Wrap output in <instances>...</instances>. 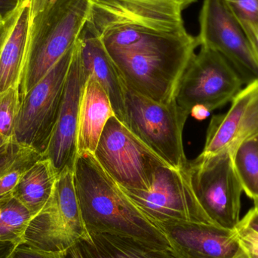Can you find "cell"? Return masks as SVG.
Wrapping results in <instances>:
<instances>
[{
  "label": "cell",
  "instance_id": "cell-6",
  "mask_svg": "<svg viewBox=\"0 0 258 258\" xmlns=\"http://www.w3.org/2000/svg\"><path fill=\"white\" fill-rule=\"evenodd\" d=\"M94 156L120 187L134 190H148L158 168L168 165L115 116L106 124Z\"/></svg>",
  "mask_w": 258,
  "mask_h": 258
},
{
  "label": "cell",
  "instance_id": "cell-23",
  "mask_svg": "<svg viewBox=\"0 0 258 258\" xmlns=\"http://www.w3.org/2000/svg\"><path fill=\"white\" fill-rule=\"evenodd\" d=\"M20 106L19 88H10L0 93V134L7 139H13Z\"/></svg>",
  "mask_w": 258,
  "mask_h": 258
},
{
  "label": "cell",
  "instance_id": "cell-9",
  "mask_svg": "<svg viewBox=\"0 0 258 258\" xmlns=\"http://www.w3.org/2000/svg\"><path fill=\"white\" fill-rule=\"evenodd\" d=\"M192 186L203 210L215 225L233 230L240 221L243 192L233 153L189 162Z\"/></svg>",
  "mask_w": 258,
  "mask_h": 258
},
{
  "label": "cell",
  "instance_id": "cell-12",
  "mask_svg": "<svg viewBox=\"0 0 258 258\" xmlns=\"http://www.w3.org/2000/svg\"><path fill=\"white\" fill-rule=\"evenodd\" d=\"M224 114L214 116L200 159L233 153L239 145L258 134V80L246 85L232 100Z\"/></svg>",
  "mask_w": 258,
  "mask_h": 258
},
{
  "label": "cell",
  "instance_id": "cell-34",
  "mask_svg": "<svg viewBox=\"0 0 258 258\" xmlns=\"http://www.w3.org/2000/svg\"><path fill=\"white\" fill-rule=\"evenodd\" d=\"M254 208H255V209H257V210L258 211V202H257V203H254Z\"/></svg>",
  "mask_w": 258,
  "mask_h": 258
},
{
  "label": "cell",
  "instance_id": "cell-28",
  "mask_svg": "<svg viewBox=\"0 0 258 258\" xmlns=\"http://www.w3.org/2000/svg\"><path fill=\"white\" fill-rule=\"evenodd\" d=\"M258 60V21L241 24Z\"/></svg>",
  "mask_w": 258,
  "mask_h": 258
},
{
  "label": "cell",
  "instance_id": "cell-10",
  "mask_svg": "<svg viewBox=\"0 0 258 258\" xmlns=\"http://www.w3.org/2000/svg\"><path fill=\"white\" fill-rule=\"evenodd\" d=\"M243 85L240 76L222 55L201 47L180 80L175 100L189 114L197 105L212 112L232 101Z\"/></svg>",
  "mask_w": 258,
  "mask_h": 258
},
{
  "label": "cell",
  "instance_id": "cell-26",
  "mask_svg": "<svg viewBox=\"0 0 258 258\" xmlns=\"http://www.w3.org/2000/svg\"><path fill=\"white\" fill-rule=\"evenodd\" d=\"M12 258H66L60 253L48 252L35 249L25 245H20L14 252Z\"/></svg>",
  "mask_w": 258,
  "mask_h": 258
},
{
  "label": "cell",
  "instance_id": "cell-8",
  "mask_svg": "<svg viewBox=\"0 0 258 258\" xmlns=\"http://www.w3.org/2000/svg\"><path fill=\"white\" fill-rule=\"evenodd\" d=\"M120 188L156 226L179 221L214 224L196 195L189 163L183 169L168 165L159 167L148 190Z\"/></svg>",
  "mask_w": 258,
  "mask_h": 258
},
{
  "label": "cell",
  "instance_id": "cell-18",
  "mask_svg": "<svg viewBox=\"0 0 258 258\" xmlns=\"http://www.w3.org/2000/svg\"><path fill=\"white\" fill-rule=\"evenodd\" d=\"M30 0H24L0 52V93L19 88L24 68Z\"/></svg>",
  "mask_w": 258,
  "mask_h": 258
},
{
  "label": "cell",
  "instance_id": "cell-32",
  "mask_svg": "<svg viewBox=\"0 0 258 258\" xmlns=\"http://www.w3.org/2000/svg\"><path fill=\"white\" fill-rule=\"evenodd\" d=\"M20 244L13 241L0 239V258H12Z\"/></svg>",
  "mask_w": 258,
  "mask_h": 258
},
{
  "label": "cell",
  "instance_id": "cell-35",
  "mask_svg": "<svg viewBox=\"0 0 258 258\" xmlns=\"http://www.w3.org/2000/svg\"><path fill=\"white\" fill-rule=\"evenodd\" d=\"M254 138H255L256 140H257V141L258 142V134L257 135H255V136H254Z\"/></svg>",
  "mask_w": 258,
  "mask_h": 258
},
{
  "label": "cell",
  "instance_id": "cell-30",
  "mask_svg": "<svg viewBox=\"0 0 258 258\" xmlns=\"http://www.w3.org/2000/svg\"><path fill=\"white\" fill-rule=\"evenodd\" d=\"M20 8L15 14H13V15H12V16L9 17V18H7L6 21H3V22H2L1 24H0V52H1L3 45H4L8 36H9V33H10L11 31V29H12L15 20H16L18 12H19Z\"/></svg>",
  "mask_w": 258,
  "mask_h": 258
},
{
  "label": "cell",
  "instance_id": "cell-36",
  "mask_svg": "<svg viewBox=\"0 0 258 258\" xmlns=\"http://www.w3.org/2000/svg\"><path fill=\"white\" fill-rule=\"evenodd\" d=\"M5 21H6V20H5ZM3 21H0V24H1L2 22H3Z\"/></svg>",
  "mask_w": 258,
  "mask_h": 258
},
{
  "label": "cell",
  "instance_id": "cell-20",
  "mask_svg": "<svg viewBox=\"0 0 258 258\" xmlns=\"http://www.w3.org/2000/svg\"><path fill=\"white\" fill-rule=\"evenodd\" d=\"M33 217L13 196L0 199V239L23 245L24 234Z\"/></svg>",
  "mask_w": 258,
  "mask_h": 258
},
{
  "label": "cell",
  "instance_id": "cell-11",
  "mask_svg": "<svg viewBox=\"0 0 258 258\" xmlns=\"http://www.w3.org/2000/svg\"><path fill=\"white\" fill-rule=\"evenodd\" d=\"M200 47L219 53L244 84L258 80V60L240 23L221 0H204L200 14Z\"/></svg>",
  "mask_w": 258,
  "mask_h": 258
},
{
  "label": "cell",
  "instance_id": "cell-1",
  "mask_svg": "<svg viewBox=\"0 0 258 258\" xmlns=\"http://www.w3.org/2000/svg\"><path fill=\"white\" fill-rule=\"evenodd\" d=\"M197 0H90L86 25L96 34L124 84L152 101L175 98L200 46L183 11Z\"/></svg>",
  "mask_w": 258,
  "mask_h": 258
},
{
  "label": "cell",
  "instance_id": "cell-29",
  "mask_svg": "<svg viewBox=\"0 0 258 258\" xmlns=\"http://www.w3.org/2000/svg\"><path fill=\"white\" fill-rule=\"evenodd\" d=\"M24 0H0V21L12 16L18 11Z\"/></svg>",
  "mask_w": 258,
  "mask_h": 258
},
{
  "label": "cell",
  "instance_id": "cell-7",
  "mask_svg": "<svg viewBox=\"0 0 258 258\" xmlns=\"http://www.w3.org/2000/svg\"><path fill=\"white\" fill-rule=\"evenodd\" d=\"M73 54L74 51L63 57L21 98L14 141L42 156L58 119Z\"/></svg>",
  "mask_w": 258,
  "mask_h": 258
},
{
  "label": "cell",
  "instance_id": "cell-15",
  "mask_svg": "<svg viewBox=\"0 0 258 258\" xmlns=\"http://www.w3.org/2000/svg\"><path fill=\"white\" fill-rule=\"evenodd\" d=\"M75 47L86 77L92 76L104 88L108 94L115 116L125 125L126 86L99 38L86 24Z\"/></svg>",
  "mask_w": 258,
  "mask_h": 258
},
{
  "label": "cell",
  "instance_id": "cell-17",
  "mask_svg": "<svg viewBox=\"0 0 258 258\" xmlns=\"http://www.w3.org/2000/svg\"><path fill=\"white\" fill-rule=\"evenodd\" d=\"M113 116L108 94L92 76H88L79 113L78 155L95 153L104 127Z\"/></svg>",
  "mask_w": 258,
  "mask_h": 258
},
{
  "label": "cell",
  "instance_id": "cell-3",
  "mask_svg": "<svg viewBox=\"0 0 258 258\" xmlns=\"http://www.w3.org/2000/svg\"><path fill=\"white\" fill-rule=\"evenodd\" d=\"M89 8L90 0H30L21 98L74 51Z\"/></svg>",
  "mask_w": 258,
  "mask_h": 258
},
{
  "label": "cell",
  "instance_id": "cell-16",
  "mask_svg": "<svg viewBox=\"0 0 258 258\" xmlns=\"http://www.w3.org/2000/svg\"><path fill=\"white\" fill-rule=\"evenodd\" d=\"M66 258H179L172 248L150 246L129 236L89 233L64 253Z\"/></svg>",
  "mask_w": 258,
  "mask_h": 258
},
{
  "label": "cell",
  "instance_id": "cell-25",
  "mask_svg": "<svg viewBox=\"0 0 258 258\" xmlns=\"http://www.w3.org/2000/svg\"><path fill=\"white\" fill-rule=\"evenodd\" d=\"M240 24L258 21V0H221Z\"/></svg>",
  "mask_w": 258,
  "mask_h": 258
},
{
  "label": "cell",
  "instance_id": "cell-19",
  "mask_svg": "<svg viewBox=\"0 0 258 258\" xmlns=\"http://www.w3.org/2000/svg\"><path fill=\"white\" fill-rule=\"evenodd\" d=\"M57 178L49 159L42 157L23 174L12 196L35 216L51 201Z\"/></svg>",
  "mask_w": 258,
  "mask_h": 258
},
{
  "label": "cell",
  "instance_id": "cell-14",
  "mask_svg": "<svg viewBox=\"0 0 258 258\" xmlns=\"http://www.w3.org/2000/svg\"><path fill=\"white\" fill-rule=\"evenodd\" d=\"M158 227L179 258H234L239 242L235 230L204 223H165Z\"/></svg>",
  "mask_w": 258,
  "mask_h": 258
},
{
  "label": "cell",
  "instance_id": "cell-2",
  "mask_svg": "<svg viewBox=\"0 0 258 258\" xmlns=\"http://www.w3.org/2000/svg\"><path fill=\"white\" fill-rule=\"evenodd\" d=\"M74 177L82 217L89 233L122 235L155 248H171L162 230L132 203L94 154L77 155Z\"/></svg>",
  "mask_w": 258,
  "mask_h": 258
},
{
  "label": "cell",
  "instance_id": "cell-22",
  "mask_svg": "<svg viewBox=\"0 0 258 258\" xmlns=\"http://www.w3.org/2000/svg\"><path fill=\"white\" fill-rule=\"evenodd\" d=\"M42 157L33 149L20 145L12 159L0 168V199L12 195L23 174Z\"/></svg>",
  "mask_w": 258,
  "mask_h": 258
},
{
  "label": "cell",
  "instance_id": "cell-24",
  "mask_svg": "<svg viewBox=\"0 0 258 258\" xmlns=\"http://www.w3.org/2000/svg\"><path fill=\"white\" fill-rule=\"evenodd\" d=\"M234 230L239 242L234 258H258V233L240 223Z\"/></svg>",
  "mask_w": 258,
  "mask_h": 258
},
{
  "label": "cell",
  "instance_id": "cell-5",
  "mask_svg": "<svg viewBox=\"0 0 258 258\" xmlns=\"http://www.w3.org/2000/svg\"><path fill=\"white\" fill-rule=\"evenodd\" d=\"M88 236L76 192L74 171L66 168L57 175L51 201L30 221L23 245L64 254Z\"/></svg>",
  "mask_w": 258,
  "mask_h": 258
},
{
  "label": "cell",
  "instance_id": "cell-27",
  "mask_svg": "<svg viewBox=\"0 0 258 258\" xmlns=\"http://www.w3.org/2000/svg\"><path fill=\"white\" fill-rule=\"evenodd\" d=\"M19 146L14 139H7L0 134V168L12 159Z\"/></svg>",
  "mask_w": 258,
  "mask_h": 258
},
{
  "label": "cell",
  "instance_id": "cell-21",
  "mask_svg": "<svg viewBox=\"0 0 258 258\" xmlns=\"http://www.w3.org/2000/svg\"><path fill=\"white\" fill-rule=\"evenodd\" d=\"M233 162L243 192L258 202V142L253 137L239 146L233 153Z\"/></svg>",
  "mask_w": 258,
  "mask_h": 258
},
{
  "label": "cell",
  "instance_id": "cell-4",
  "mask_svg": "<svg viewBox=\"0 0 258 258\" xmlns=\"http://www.w3.org/2000/svg\"><path fill=\"white\" fill-rule=\"evenodd\" d=\"M125 110V126L158 157L174 169L187 166L183 132L189 113L176 100L161 104L126 87Z\"/></svg>",
  "mask_w": 258,
  "mask_h": 258
},
{
  "label": "cell",
  "instance_id": "cell-33",
  "mask_svg": "<svg viewBox=\"0 0 258 258\" xmlns=\"http://www.w3.org/2000/svg\"><path fill=\"white\" fill-rule=\"evenodd\" d=\"M212 111L203 105L194 106L190 110V116L197 120H204L210 116Z\"/></svg>",
  "mask_w": 258,
  "mask_h": 258
},
{
  "label": "cell",
  "instance_id": "cell-31",
  "mask_svg": "<svg viewBox=\"0 0 258 258\" xmlns=\"http://www.w3.org/2000/svg\"><path fill=\"white\" fill-rule=\"evenodd\" d=\"M240 224L258 233V211L255 208L250 209L249 212L239 221Z\"/></svg>",
  "mask_w": 258,
  "mask_h": 258
},
{
  "label": "cell",
  "instance_id": "cell-13",
  "mask_svg": "<svg viewBox=\"0 0 258 258\" xmlns=\"http://www.w3.org/2000/svg\"><path fill=\"white\" fill-rule=\"evenodd\" d=\"M86 80L87 77L74 47L58 119L43 155V157L49 159L57 175L66 168L74 171L78 155L77 136L80 102Z\"/></svg>",
  "mask_w": 258,
  "mask_h": 258
}]
</instances>
